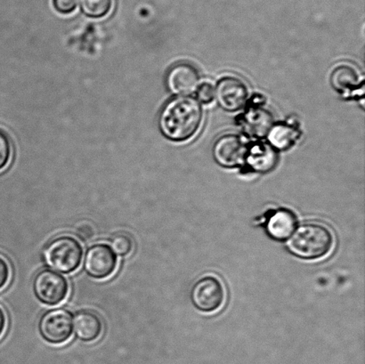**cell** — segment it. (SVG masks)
Wrapping results in <instances>:
<instances>
[{
	"mask_svg": "<svg viewBox=\"0 0 365 364\" xmlns=\"http://www.w3.org/2000/svg\"><path fill=\"white\" fill-rule=\"evenodd\" d=\"M202 103L192 96H177L160 110L159 128L169 140L181 142L195 137L202 128Z\"/></svg>",
	"mask_w": 365,
	"mask_h": 364,
	"instance_id": "1",
	"label": "cell"
},
{
	"mask_svg": "<svg viewBox=\"0 0 365 364\" xmlns=\"http://www.w3.org/2000/svg\"><path fill=\"white\" fill-rule=\"evenodd\" d=\"M334 236L324 224L309 222L302 224L291 235L289 251L298 258L314 260L324 258L331 251Z\"/></svg>",
	"mask_w": 365,
	"mask_h": 364,
	"instance_id": "2",
	"label": "cell"
},
{
	"mask_svg": "<svg viewBox=\"0 0 365 364\" xmlns=\"http://www.w3.org/2000/svg\"><path fill=\"white\" fill-rule=\"evenodd\" d=\"M44 258L46 265L52 270L70 274L80 267L83 259V248L71 235H60L46 246Z\"/></svg>",
	"mask_w": 365,
	"mask_h": 364,
	"instance_id": "3",
	"label": "cell"
},
{
	"mask_svg": "<svg viewBox=\"0 0 365 364\" xmlns=\"http://www.w3.org/2000/svg\"><path fill=\"white\" fill-rule=\"evenodd\" d=\"M32 290L36 298L43 305L55 306L66 301L70 287L63 274L46 269L36 274Z\"/></svg>",
	"mask_w": 365,
	"mask_h": 364,
	"instance_id": "4",
	"label": "cell"
},
{
	"mask_svg": "<svg viewBox=\"0 0 365 364\" xmlns=\"http://www.w3.org/2000/svg\"><path fill=\"white\" fill-rule=\"evenodd\" d=\"M38 331L46 343L62 345L70 340L73 333V316L69 310H48L41 317Z\"/></svg>",
	"mask_w": 365,
	"mask_h": 364,
	"instance_id": "5",
	"label": "cell"
},
{
	"mask_svg": "<svg viewBox=\"0 0 365 364\" xmlns=\"http://www.w3.org/2000/svg\"><path fill=\"white\" fill-rule=\"evenodd\" d=\"M263 105L259 95L252 98V101L249 99L245 112L236 119L243 133L257 140L267 137L274 123L273 114Z\"/></svg>",
	"mask_w": 365,
	"mask_h": 364,
	"instance_id": "6",
	"label": "cell"
},
{
	"mask_svg": "<svg viewBox=\"0 0 365 364\" xmlns=\"http://www.w3.org/2000/svg\"><path fill=\"white\" fill-rule=\"evenodd\" d=\"M249 96L245 82L234 75L221 77L215 85V100L225 112L235 113L245 108Z\"/></svg>",
	"mask_w": 365,
	"mask_h": 364,
	"instance_id": "7",
	"label": "cell"
},
{
	"mask_svg": "<svg viewBox=\"0 0 365 364\" xmlns=\"http://www.w3.org/2000/svg\"><path fill=\"white\" fill-rule=\"evenodd\" d=\"M225 287L222 281L214 276L200 278L193 285L191 301L195 308L203 313L217 311L224 305Z\"/></svg>",
	"mask_w": 365,
	"mask_h": 364,
	"instance_id": "8",
	"label": "cell"
},
{
	"mask_svg": "<svg viewBox=\"0 0 365 364\" xmlns=\"http://www.w3.org/2000/svg\"><path fill=\"white\" fill-rule=\"evenodd\" d=\"M118 256L106 244H96L87 249L84 256L83 269L95 280H105L115 273Z\"/></svg>",
	"mask_w": 365,
	"mask_h": 364,
	"instance_id": "9",
	"label": "cell"
},
{
	"mask_svg": "<svg viewBox=\"0 0 365 364\" xmlns=\"http://www.w3.org/2000/svg\"><path fill=\"white\" fill-rule=\"evenodd\" d=\"M364 76L359 69L350 63H339L332 68L330 84L343 98L364 99Z\"/></svg>",
	"mask_w": 365,
	"mask_h": 364,
	"instance_id": "10",
	"label": "cell"
},
{
	"mask_svg": "<svg viewBox=\"0 0 365 364\" xmlns=\"http://www.w3.org/2000/svg\"><path fill=\"white\" fill-rule=\"evenodd\" d=\"M248 145L235 134H225L215 141L212 156L215 162L225 169H235L245 165Z\"/></svg>",
	"mask_w": 365,
	"mask_h": 364,
	"instance_id": "11",
	"label": "cell"
},
{
	"mask_svg": "<svg viewBox=\"0 0 365 364\" xmlns=\"http://www.w3.org/2000/svg\"><path fill=\"white\" fill-rule=\"evenodd\" d=\"M200 84L198 70L188 63H180L171 67L166 76V85L171 94L189 96L195 93Z\"/></svg>",
	"mask_w": 365,
	"mask_h": 364,
	"instance_id": "12",
	"label": "cell"
},
{
	"mask_svg": "<svg viewBox=\"0 0 365 364\" xmlns=\"http://www.w3.org/2000/svg\"><path fill=\"white\" fill-rule=\"evenodd\" d=\"M278 162L277 150L267 142L257 140L248 145L243 167L252 173L267 174L277 167Z\"/></svg>",
	"mask_w": 365,
	"mask_h": 364,
	"instance_id": "13",
	"label": "cell"
},
{
	"mask_svg": "<svg viewBox=\"0 0 365 364\" xmlns=\"http://www.w3.org/2000/svg\"><path fill=\"white\" fill-rule=\"evenodd\" d=\"M103 321L98 313L91 310L81 309L73 317V333L78 340L91 343L103 333Z\"/></svg>",
	"mask_w": 365,
	"mask_h": 364,
	"instance_id": "14",
	"label": "cell"
},
{
	"mask_svg": "<svg viewBox=\"0 0 365 364\" xmlns=\"http://www.w3.org/2000/svg\"><path fill=\"white\" fill-rule=\"evenodd\" d=\"M302 137V131L295 124L288 123H274L267 135V140L277 152L288 151L295 146Z\"/></svg>",
	"mask_w": 365,
	"mask_h": 364,
	"instance_id": "15",
	"label": "cell"
},
{
	"mask_svg": "<svg viewBox=\"0 0 365 364\" xmlns=\"http://www.w3.org/2000/svg\"><path fill=\"white\" fill-rule=\"evenodd\" d=\"M296 224L294 214L288 209H281L274 212L268 219L267 231L274 240L284 241L291 237Z\"/></svg>",
	"mask_w": 365,
	"mask_h": 364,
	"instance_id": "16",
	"label": "cell"
},
{
	"mask_svg": "<svg viewBox=\"0 0 365 364\" xmlns=\"http://www.w3.org/2000/svg\"><path fill=\"white\" fill-rule=\"evenodd\" d=\"M81 12L91 18L105 17L110 13L113 0H78Z\"/></svg>",
	"mask_w": 365,
	"mask_h": 364,
	"instance_id": "17",
	"label": "cell"
},
{
	"mask_svg": "<svg viewBox=\"0 0 365 364\" xmlns=\"http://www.w3.org/2000/svg\"><path fill=\"white\" fill-rule=\"evenodd\" d=\"M134 240L130 234L119 232L110 239V247L117 256L125 258L130 256L134 249Z\"/></svg>",
	"mask_w": 365,
	"mask_h": 364,
	"instance_id": "18",
	"label": "cell"
},
{
	"mask_svg": "<svg viewBox=\"0 0 365 364\" xmlns=\"http://www.w3.org/2000/svg\"><path fill=\"white\" fill-rule=\"evenodd\" d=\"M195 98L200 103L209 105L215 100V87L210 82H203L200 83L195 91Z\"/></svg>",
	"mask_w": 365,
	"mask_h": 364,
	"instance_id": "19",
	"label": "cell"
},
{
	"mask_svg": "<svg viewBox=\"0 0 365 364\" xmlns=\"http://www.w3.org/2000/svg\"><path fill=\"white\" fill-rule=\"evenodd\" d=\"M11 157V145L9 137L0 131V170L9 164Z\"/></svg>",
	"mask_w": 365,
	"mask_h": 364,
	"instance_id": "20",
	"label": "cell"
},
{
	"mask_svg": "<svg viewBox=\"0 0 365 364\" xmlns=\"http://www.w3.org/2000/svg\"><path fill=\"white\" fill-rule=\"evenodd\" d=\"M53 9L62 14H70L77 7L78 0H52Z\"/></svg>",
	"mask_w": 365,
	"mask_h": 364,
	"instance_id": "21",
	"label": "cell"
},
{
	"mask_svg": "<svg viewBox=\"0 0 365 364\" xmlns=\"http://www.w3.org/2000/svg\"><path fill=\"white\" fill-rule=\"evenodd\" d=\"M10 278V267L6 260L0 256V290H2L9 283Z\"/></svg>",
	"mask_w": 365,
	"mask_h": 364,
	"instance_id": "22",
	"label": "cell"
},
{
	"mask_svg": "<svg viewBox=\"0 0 365 364\" xmlns=\"http://www.w3.org/2000/svg\"><path fill=\"white\" fill-rule=\"evenodd\" d=\"M7 323L6 315L1 306H0V337L2 336L4 331L6 330Z\"/></svg>",
	"mask_w": 365,
	"mask_h": 364,
	"instance_id": "23",
	"label": "cell"
}]
</instances>
